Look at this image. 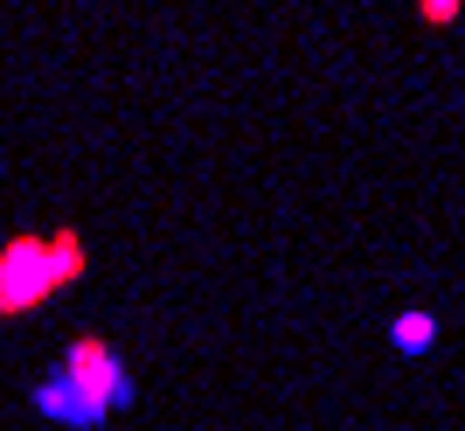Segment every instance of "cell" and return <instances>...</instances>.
<instances>
[{"label": "cell", "mask_w": 465, "mask_h": 431, "mask_svg": "<svg viewBox=\"0 0 465 431\" xmlns=\"http://www.w3.org/2000/svg\"><path fill=\"white\" fill-rule=\"evenodd\" d=\"M139 396H146V383L133 376V362L104 334H77V341H63L56 369L35 376L28 404L49 431H104L112 417L139 411Z\"/></svg>", "instance_id": "1"}, {"label": "cell", "mask_w": 465, "mask_h": 431, "mask_svg": "<svg viewBox=\"0 0 465 431\" xmlns=\"http://www.w3.org/2000/svg\"><path fill=\"white\" fill-rule=\"evenodd\" d=\"M84 272H91V251H84L77 230L7 236V244H0V320H28L35 306L70 293Z\"/></svg>", "instance_id": "2"}, {"label": "cell", "mask_w": 465, "mask_h": 431, "mask_svg": "<svg viewBox=\"0 0 465 431\" xmlns=\"http://www.w3.org/2000/svg\"><path fill=\"white\" fill-rule=\"evenodd\" d=\"M389 348L410 355V362H417V355H430V348H438V314H424V306H403V314L389 320Z\"/></svg>", "instance_id": "3"}]
</instances>
